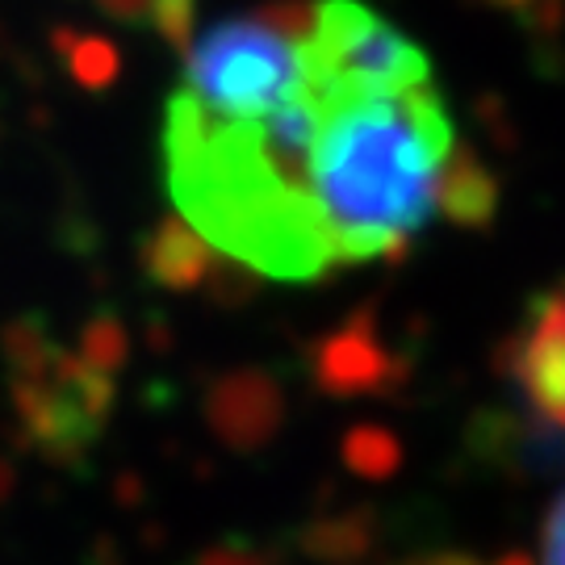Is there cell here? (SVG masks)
I'll return each mask as SVG.
<instances>
[{
	"instance_id": "cell-10",
	"label": "cell",
	"mask_w": 565,
	"mask_h": 565,
	"mask_svg": "<svg viewBox=\"0 0 565 565\" xmlns=\"http://www.w3.org/2000/svg\"><path fill=\"white\" fill-rule=\"evenodd\" d=\"M373 548V524L369 515H335L319 520L306 532V553L327 565H352Z\"/></svg>"
},
{
	"instance_id": "cell-2",
	"label": "cell",
	"mask_w": 565,
	"mask_h": 565,
	"mask_svg": "<svg viewBox=\"0 0 565 565\" xmlns=\"http://www.w3.org/2000/svg\"><path fill=\"white\" fill-rule=\"evenodd\" d=\"M306 46L319 84L310 193L331 260L403 256L440 202L457 151L431 67L390 21L352 0L315 4Z\"/></svg>"
},
{
	"instance_id": "cell-9",
	"label": "cell",
	"mask_w": 565,
	"mask_h": 565,
	"mask_svg": "<svg viewBox=\"0 0 565 565\" xmlns=\"http://www.w3.org/2000/svg\"><path fill=\"white\" fill-rule=\"evenodd\" d=\"M343 465L364 478V482H382V478H394L398 465H403V440L390 431V427L377 424H361L343 436Z\"/></svg>"
},
{
	"instance_id": "cell-17",
	"label": "cell",
	"mask_w": 565,
	"mask_h": 565,
	"mask_svg": "<svg viewBox=\"0 0 565 565\" xmlns=\"http://www.w3.org/2000/svg\"><path fill=\"white\" fill-rule=\"evenodd\" d=\"M494 4H503V9H527V4H536V0H494Z\"/></svg>"
},
{
	"instance_id": "cell-6",
	"label": "cell",
	"mask_w": 565,
	"mask_h": 565,
	"mask_svg": "<svg viewBox=\"0 0 565 565\" xmlns=\"http://www.w3.org/2000/svg\"><path fill=\"white\" fill-rule=\"evenodd\" d=\"M285 424V394L260 369H231L205 390V427L231 452H260Z\"/></svg>"
},
{
	"instance_id": "cell-16",
	"label": "cell",
	"mask_w": 565,
	"mask_h": 565,
	"mask_svg": "<svg viewBox=\"0 0 565 565\" xmlns=\"http://www.w3.org/2000/svg\"><path fill=\"white\" fill-rule=\"evenodd\" d=\"M9 486H13V469H9V465L0 461V499L9 494Z\"/></svg>"
},
{
	"instance_id": "cell-4",
	"label": "cell",
	"mask_w": 565,
	"mask_h": 565,
	"mask_svg": "<svg viewBox=\"0 0 565 565\" xmlns=\"http://www.w3.org/2000/svg\"><path fill=\"white\" fill-rule=\"evenodd\" d=\"M315 385L331 398H382L406 377L398 352H390L369 315H352L343 327L315 343L310 352Z\"/></svg>"
},
{
	"instance_id": "cell-8",
	"label": "cell",
	"mask_w": 565,
	"mask_h": 565,
	"mask_svg": "<svg viewBox=\"0 0 565 565\" xmlns=\"http://www.w3.org/2000/svg\"><path fill=\"white\" fill-rule=\"evenodd\" d=\"M436 210H445V218H452L457 226H490L494 210H499V181L473 156L452 151Z\"/></svg>"
},
{
	"instance_id": "cell-3",
	"label": "cell",
	"mask_w": 565,
	"mask_h": 565,
	"mask_svg": "<svg viewBox=\"0 0 565 565\" xmlns=\"http://www.w3.org/2000/svg\"><path fill=\"white\" fill-rule=\"evenodd\" d=\"M114 394L118 390L109 373L93 369L81 352H63V348L13 373L21 436L51 461H76L102 440Z\"/></svg>"
},
{
	"instance_id": "cell-1",
	"label": "cell",
	"mask_w": 565,
	"mask_h": 565,
	"mask_svg": "<svg viewBox=\"0 0 565 565\" xmlns=\"http://www.w3.org/2000/svg\"><path fill=\"white\" fill-rule=\"evenodd\" d=\"M315 4L223 21L184 63L163 121L168 193L231 260L281 281L335 268L310 193L319 84L306 51Z\"/></svg>"
},
{
	"instance_id": "cell-15",
	"label": "cell",
	"mask_w": 565,
	"mask_h": 565,
	"mask_svg": "<svg viewBox=\"0 0 565 565\" xmlns=\"http://www.w3.org/2000/svg\"><path fill=\"white\" fill-rule=\"evenodd\" d=\"M494 565H536V562H532L527 553H520V548H515V553H503V557H499Z\"/></svg>"
},
{
	"instance_id": "cell-7",
	"label": "cell",
	"mask_w": 565,
	"mask_h": 565,
	"mask_svg": "<svg viewBox=\"0 0 565 565\" xmlns=\"http://www.w3.org/2000/svg\"><path fill=\"white\" fill-rule=\"evenodd\" d=\"M142 268L151 273V281H160L163 289H198L210 281L214 273V252L210 243L184 223V218H163L147 243H142Z\"/></svg>"
},
{
	"instance_id": "cell-13",
	"label": "cell",
	"mask_w": 565,
	"mask_h": 565,
	"mask_svg": "<svg viewBox=\"0 0 565 565\" xmlns=\"http://www.w3.org/2000/svg\"><path fill=\"white\" fill-rule=\"evenodd\" d=\"M198 565H268L260 548H247V545H214L202 553Z\"/></svg>"
},
{
	"instance_id": "cell-5",
	"label": "cell",
	"mask_w": 565,
	"mask_h": 565,
	"mask_svg": "<svg viewBox=\"0 0 565 565\" xmlns=\"http://www.w3.org/2000/svg\"><path fill=\"white\" fill-rule=\"evenodd\" d=\"M503 352L499 369L520 382L532 415L565 431V294H545Z\"/></svg>"
},
{
	"instance_id": "cell-12",
	"label": "cell",
	"mask_w": 565,
	"mask_h": 565,
	"mask_svg": "<svg viewBox=\"0 0 565 565\" xmlns=\"http://www.w3.org/2000/svg\"><path fill=\"white\" fill-rule=\"evenodd\" d=\"M545 565H565V490L545 520Z\"/></svg>"
},
{
	"instance_id": "cell-11",
	"label": "cell",
	"mask_w": 565,
	"mask_h": 565,
	"mask_svg": "<svg viewBox=\"0 0 565 565\" xmlns=\"http://www.w3.org/2000/svg\"><path fill=\"white\" fill-rule=\"evenodd\" d=\"M81 356L93 364V369H102V373L114 377V369L126 361V331H121L114 319H97V323L84 331Z\"/></svg>"
},
{
	"instance_id": "cell-14",
	"label": "cell",
	"mask_w": 565,
	"mask_h": 565,
	"mask_svg": "<svg viewBox=\"0 0 565 565\" xmlns=\"http://www.w3.org/2000/svg\"><path fill=\"white\" fill-rule=\"evenodd\" d=\"M411 565H486V562H478L473 553H461V548H445V553H424V557H415Z\"/></svg>"
}]
</instances>
